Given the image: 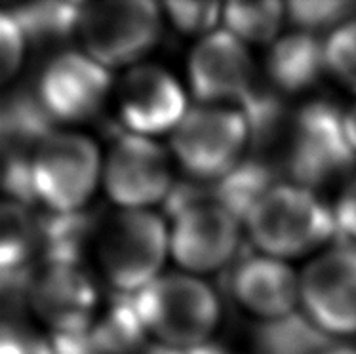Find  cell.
I'll list each match as a JSON object with an SVG mask.
<instances>
[{
	"label": "cell",
	"instance_id": "cell-1",
	"mask_svg": "<svg viewBox=\"0 0 356 354\" xmlns=\"http://www.w3.org/2000/svg\"><path fill=\"white\" fill-rule=\"evenodd\" d=\"M102 149L79 130L42 134L27 162L31 193L54 216L84 214L102 187Z\"/></svg>",
	"mask_w": 356,
	"mask_h": 354
},
{
	"label": "cell",
	"instance_id": "cell-2",
	"mask_svg": "<svg viewBox=\"0 0 356 354\" xmlns=\"http://www.w3.org/2000/svg\"><path fill=\"white\" fill-rule=\"evenodd\" d=\"M257 252L293 259L337 239L334 210L298 183H277L242 221Z\"/></svg>",
	"mask_w": 356,
	"mask_h": 354
},
{
	"label": "cell",
	"instance_id": "cell-3",
	"mask_svg": "<svg viewBox=\"0 0 356 354\" xmlns=\"http://www.w3.org/2000/svg\"><path fill=\"white\" fill-rule=\"evenodd\" d=\"M134 303L147 337L168 348H191L210 343L221 320L218 293L200 276L189 273L160 275Z\"/></svg>",
	"mask_w": 356,
	"mask_h": 354
},
{
	"label": "cell",
	"instance_id": "cell-4",
	"mask_svg": "<svg viewBox=\"0 0 356 354\" xmlns=\"http://www.w3.org/2000/svg\"><path fill=\"white\" fill-rule=\"evenodd\" d=\"M97 265L120 296H138L162 275L170 257V227L151 210H118L97 231Z\"/></svg>",
	"mask_w": 356,
	"mask_h": 354
},
{
	"label": "cell",
	"instance_id": "cell-5",
	"mask_svg": "<svg viewBox=\"0 0 356 354\" xmlns=\"http://www.w3.org/2000/svg\"><path fill=\"white\" fill-rule=\"evenodd\" d=\"M162 8L151 0H105L82 4L76 33L80 50L115 69L139 65L162 36Z\"/></svg>",
	"mask_w": 356,
	"mask_h": 354
},
{
	"label": "cell",
	"instance_id": "cell-6",
	"mask_svg": "<svg viewBox=\"0 0 356 354\" xmlns=\"http://www.w3.org/2000/svg\"><path fill=\"white\" fill-rule=\"evenodd\" d=\"M250 145V128L242 111L227 105L189 108L170 134L175 162L195 179L213 183L238 166Z\"/></svg>",
	"mask_w": 356,
	"mask_h": 354
},
{
	"label": "cell",
	"instance_id": "cell-7",
	"mask_svg": "<svg viewBox=\"0 0 356 354\" xmlns=\"http://www.w3.org/2000/svg\"><path fill=\"white\" fill-rule=\"evenodd\" d=\"M113 72L82 50L56 54L42 67L37 102L44 116L61 128L90 122L109 102Z\"/></svg>",
	"mask_w": 356,
	"mask_h": 354
},
{
	"label": "cell",
	"instance_id": "cell-8",
	"mask_svg": "<svg viewBox=\"0 0 356 354\" xmlns=\"http://www.w3.org/2000/svg\"><path fill=\"white\" fill-rule=\"evenodd\" d=\"M356 164L343 113L326 102H313L301 108L291 128L286 166L293 183L314 191L349 174Z\"/></svg>",
	"mask_w": 356,
	"mask_h": 354
},
{
	"label": "cell",
	"instance_id": "cell-9",
	"mask_svg": "<svg viewBox=\"0 0 356 354\" xmlns=\"http://www.w3.org/2000/svg\"><path fill=\"white\" fill-rule=\"evenodd\" d=\"M174 185L170 154L153 138L124 131L103 159L102 187L118 210H149Z\"/></svg>",
	"mask_w": 356,
	"mask_h": 354
},
{
	"label": "cell",
	"instance_id": "cell-10",
	"mask_svg": "<svg viewBox=\"0 0 356 354\" xmlns=\"http://www.w3.org/2000/svg\"><path fill=\"white\" fill-rule=\"evenodd\" d=\"M299 305L330 339L356 335V246L341 242L303 268Z\"/></svg>",
	"mask_w": 356,
	"mask_h": 354
},
{
	"label": "cell",
	"instance_id": "cell-11",
	"mask_svg": "<svg viewBox=\"0 0 356 354\" xmlns=\"http://www.w3.org/2000/svg\"><path fill=\"white\" fill-rule=\"evenodd\" d=\"M242 221L211 196L179 211L170 225V257L183 273H218L236 259Z\"/></svg>",
	"mask_w": 356,
	"mask_h": 354
},
{
	"label": "cell",
	"instance_id": "cell-12",
	"mask_svg": "<svg viewBox=\"0 0 356 354\" xmlns=\"http://www.w3.org/2000/svg\"><path fill=\"white\" fill-rule=\"evenodd\" d=\"M191 94L200 105L238 107L255 88V65L244 42L225 29L204 36L187 63Z\"/></svg>",
	"mask_w": 356,
	"mask_h": 354
},
{
	"label": "cell",
	"instance_id": "cell-13",
	"mask_svg": "<svg viewBox=\"0 0 356 354\" xmlns=\"http://www.w3.org/2000/svg\"><path fill=\"white\" fill-rule=\"evenodd\" d=\"M117 108L124 130L143 138L172 134L189 111L174 74L151 63L126 71L117 86Z\"/></svg>",
	"mask_w": 356,
	"mask_h": 354
},
{
	"label": "cell",
	"instance_id": "cell-14",
	"mask_svg": "<svg viewBox=\"0 0 356 354\" xmlns=\"http://www.w3.org/2000/svg\"><path fill=\"white\" fill-rule=\"evenodd\" d=\"M97 297L92 278L67 261H50L29 286L31 311L56 337L90 332Z\"/></svg>",
	"mask_w": 356,
	"mask_h": 354
},
{
	"label": "cell",
	"instance_id": "cell-15",
	"mask_svg": "<svg viewBox=\"0 0 356 354\" xmlns=\"http://www.w3.org/2000/svg\"><path fill=\"white\" fill-rule=\"evenodd\" d=\"M234 301L261 322L298 312L299 275L288 261L269 255H248L234 265L231 275Z\"/></svg>",
	"mask_w": 356,
	"mask_h": 354
},
{
	"label": "cell",
	"instance_id": "cell-16",
	"mask_svg": "<svg viewBox=\"0 0 356 354\" xmlns=\"http://www.w3.org/2000/svg\"><path fill=\"white\" fill-rule=\"evenodd\" d=\"M324 40L303 31L278 36L270 44L267 72L270 82L286 94H299L313 88L326 72Z\"/></svg>",
	"mask_w": 356,
	"mask_h": 354
},
{
	"label": "cell",
	"instance_id": "cell-17",
	"mask_svg": "<svg viewBox=\"0 0 356 354\" xmlns=\"http://www.w3.org/2000/svg\"><path fill=\"white\" fill-rule=\"evenodd\" d=\"M42 244V227L27 204L0 196V275L29 263Z\"/></svg>",
	"mask_w": 356,
	"mask_h": 354
},
{
	"label": "cell",
	"instance_id": "cell-18",
	"mask_svg": "<svg viewBox=\"0 0 356 354\" xmlns=\"http://www.w3.org/2000/svg\"><path fill=\"white\" fill-rule=\"evenodd\" d=\"M254 343L257 354H322L334 345L303 312L259 322Z\"/></svg>",
	"mask_w": 356,
	"mask_h": 354
},
{
	"label": "cell",
	"instance_id": "cell-19",
	"mask_svg": "<svg viewBox=\"0 0 356 354\" xmlns=\"http://www.w3.org/2000/svg\"><path fill=\"white\" fill-rule=\"evenodd\" d=\"M94 354H131L145 343L147 332L139 319L134 296H120L102 319L90 328Z\"/></svg>",
	"mask_w": 356,
	"mask_h": 354
},
{
	"label": "cell",
	"instance_id": "cell-20",
	"mask_svg": "<svg viewBox=\"0 0 356 354\" xmlns=\"http://www.w3.org/2000/svg\"><path fill=\"white\" fill-rule=\"evenodd\" d=\"M277 185L267 164L257 160H242L233 172L211 185V198L244 221L255 204Z\"/></svg>",
	"mask_w": 356,
	"mask_h": 354
},
{
	"label": "cell",
	"instance_id": "cell-21",
	"mask_svg": "<svg viewBox=\"0 0 356 354\" xmlns=\"http://www.w3.org/2000/svg\"><path fill=\"white\" fill-rule=\"evenodd\" d=\"M286 6L280 2H229L223 6V29L246 46L278 40Z\"/></svg>",
	"mask_w": 356,
	"mask_h": 354
},
{
	"label": "cell",
	"instance_id": "cell-22",
	"mask_svg": "<svg viewBox=\"0 0 356 354\" xmlns=\"http://www.w3.org/2000/svg\"><path fill=\"white\" fill-rule=\"evenodd\" d=\"M355 2L343 0H296L286 4V12L291 23L303 33L337 29L341 23L355 17Z\"/></svg>",
	"mask_w": 356,
	"mask_h": 354
},
{
	"label": "cell",
	"instance_id": "cell-23",
	"mask_svg": "<svg viewBox=\"0 0 356 354\" xmlns=\"http://www.w3.org/2000/svg\"><path fill=\"white\" fill-rule=\"evenodd\" d=\"M324 54L327 72L356 94V15L326 36Z\"/></svg>",
	"mask_w": 356,
	"mask_h": 354
},
{
	"label": "cell",
	"instance_id": "cell-24",
	"mask_svg": "<svg viewBox=\"0 0 356 354\" xmlns=\"http://www.w3.org/2000/svg\"><path fill=\"white\" fill-rule=\"evenodd\" d=\"M282 102L277 94L255 86L238 108L246 118L252 143H267L282 122Z\"/></svg>",
	"mask_w": 356,
	"mask_h": 354
},
{
	"label": "cell",
	"instance_id": "cell-25",
	"mask_svg": "<svg viewBox=\"0 0 356 354\" xmlns=\"http://www.w3.org/2000/svg\"><path fill=\"white\" fill-rule=\"evenodd\" d=\"M29 38L14 12L0 8V88L12 84L27 59Z\"/></svg>",
	"mask_w": 356,
	"mask_h": 354
},
{
	"label": "cell",
	"instance_id": "cell-26",
	"mask_svg": "<svg viewBox=\"0 0 356 354\" xmlns=\"http://www.w3.org/2000/svg\"><path fill=\"white\" fill-rule=\"evenodd\" d=\"M164 12L170 23L181 35L208 36L218 31V23L223 17V4L218 2H166Z\"/></svg>",
	"mask_w": 356,
	"mask_h": 354
},
{
	"label": "cell",
	"instance_id": "cell-27",
	"mask_svg": "<svg viewBox=\"0 0 356 354\" xmlns=\"http://www.w3.org/2000/svg\"><path fill=\"white\" fill-rule=\"evenodd\" d=\"M0 354H56L42 333L15 320H0Z\"/></svg>",
	"mask_w": 356,
	"mask_h": 354
},
{
	"label": "cell",
	"instance_id": "cell-28",
	"mask_svg": "<svg viewBox=\"0 0 356 354\" xmlns=\"http://www.w3.org/2000/svg\"><path fill=\"white\" fill-rule=\"evenodd\" d=\"M337 239L349 246H356V175L347 181L334 208ZM343 242V244H345Z\"/></svg>",
	"mask_w": 356,
	"mask_h": 354
},
{
	"label": "cell",
	"instance_id": "cell-29",
	"mask_svg": "<svg viewBox=\"0 0 356 354\" xmlns=\"http://www.w3.org/2000/svg\"><path fill=\"white\" fill-rule=\"evenodd\" d=\"M145 354H231L227 353L225 348L218 345V343H204V345H198V347L191 348H168L160 347V345H154L147 351Z\"/></svg>",
	"mask_w": 356,
	"mask_h": 354
},
{
	"label": "cell",
	"instance_id": "cell-30",
	"mask_svg": "<svg viewBox=\"0 0 356 354\" xmlns=\"http://www.w3.org/2000/svg\"><path fill=\"white\" fill-rule=\"evenodd\" d=\"M343 124H345V134H347L350 147L356 152V103L349 111H343Z\"/></svg>",
	"mask_w": 356,
	"mask_h": 354
},
{
	"label": "cell",
	"instance_id": "cell-31",
	"mask_svg": "<svg viewBox=\"0 0 356 354\" xmlns=\"http://www.w3.org/2000/svg\"><path fill=\"white\" fill-rule=\"evenodd\" d=\"M322 354H356V348L347 347V345H332V347L324 351Z\"/></svg>",
	"mask_w": 356,
	"mask_h": 354
}]
</instances>
